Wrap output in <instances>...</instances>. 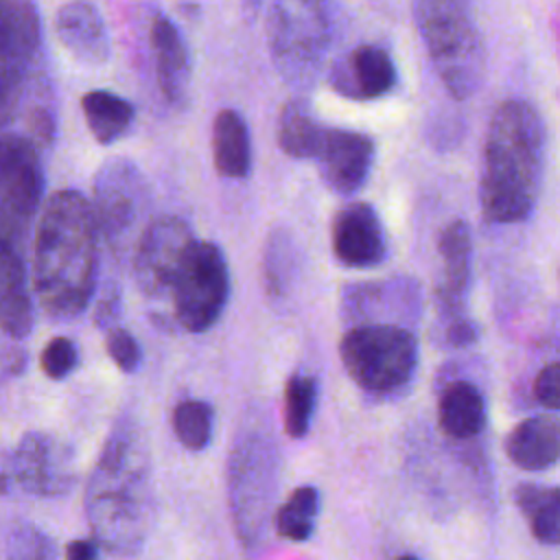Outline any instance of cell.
I'll use <instances>...</instances> for the list:
<instances>
[{"label":"cell","mask_w":560,"mask_h":560,"mask_svg":"<svg viewBox=\"0 0 560 560\" xmlns=\"http://www.w3.org/2000/svg\"><path fill=\"white\" fill-rule=\"evenodd\" d=\"M85 512L98 547L116 556L142 551L153 523L151 453L136 418L122 416L94 466Z\"/></svg>","instance_id":"6da1fadb"},{"label":"cell","mask_w":560,"mask_h":560,"mask_svg":"<svg viewBox=\"0 0 560 560\" xmlns=\"http://www.w3.org/2000/svg\"><path fill=\"white\" fill-rule=\"evenodd\" d=\"M98 228L90 201L77 190H57L42 206L35 230L31 284L55 319L81 315L94 295Z\"/></svg>","instance_id":"7a4b0ae2"},{"label":"cell","mask_w":560,"mask_h":560,"mask_svg":"<svg viewBox=\"0 0 560 560\" xmlns=\"http://www.w3.org/2000/svg\"><path fill=\"white\" fill-rule=\"evenodd\" d=\"M479 203L488 223L525 221L538 201L547 158V129L523 98L503 101L488 125L481 155Z\"/></svg>","instance_id":"3957f363"},{"label":"cell","mask_w":560,"mask_h":560,"mask_svg":"<svg viewBox=\"0 0 560 560\" xmlns=\"http://www.w3.org/2000/svg\"><path fill=\"white\" fill-rule=\"evenodd\" d=\"M280 479V453L267 420L241 424L228 459V501L234 529L247 549L265 542Z\"/></svg>","instance_id":"277c9868"},{"label":"cell","mask_w":560,"mask_h":560,"mask_svg":"<svg viewBox=\"0 0 560 560\" xmlns=\"http://www.w3.org/2000/svg\"><path fill=\"white\" fill-rule=\"evenodd\" d=\"M472 0H413L418 33L446 92L464 101L486 77V48L470 13Z\"/></svg>","instance_id":"5b68a950"},{"label":"cell","mask_w":560,"mask_h":560,"mask_svg":"<svg viewBox=\"0 0 560 560\" xmlns=\"http://www.w3.org/2000/svg\"><path fill=\"white\" fill-rule=\"evenodd\" d=\"M330 37V0H269V52L289 85L308 90L317 81Z\"/></svg>","instance_id":"8992f818"},{"label":"cell","mask_w":560,"mask_h":560,"mask_svg":"<svg viewBox=\"0 0 560 560\" xmlns=\"http://www.w3.org/2000/svg\"><path fill=\"white\" fill-rule=\"evenodd\" d=\"M339 357L361 389L385 396L411 383L418 368V341L402 324L363 322L346 330Z\"/></svg>","instance_id":"52a82bcc"},{"label":"cell","mask_w":560,"mask_h":560,"mask_svg":"<svg viewBox=\"0 0 560 560\" xmlns=\"http://www.w3.org/2000/svg\"><path fill=\"white\" fill-rule=\"evenodd\" d=\"M168 295L182 328L203 332L214 326L230 298V271L221 247L195 238L177 267Z\"/></svg>","instance_id":"ba28073f"},{"label":"cell","mask_w":560,"mask_h":560,"mask_svg":"<svg viewBox=\"0 0 560 560\" xmlns=\"http://www.w3.org/2000/svg\"><path fill=\"white\" fill-rule=\"evenodd\" d=\"M92 212L98 234L112 247L125 245L149 208V188L138 166L125 158L107 160L94 177Z\"/></svg>","instance_id":"9c48e42d"},{"label":"cell","mask_w":560,"mask_h":560,"mask_svg":"<svg viewBox=\"0 0 560 560\" xmlns=\"http://www.w3.org/2000/svg\"><path fill=\"white\" fill-rule=\"evenodd\" d=\"M192 241L190 225L173 214L155 217L142 228L133 256V276L147 298L160 300L171 293L177 267Z\"/></svg>","instance_id":"30bf717a"},{"label":"cell","mask_w":560,"mask_h":560,"mask_svg":"<svg viewBox=\"0 0 560 560\" xmlns=\"http://www.w3.org/2000/svg\"><path fill=\"white\" fill-rule=\"evenodd\" d=\"M44 173L31 140L0 133V221H28L42 206Z\"/></svg>","instance_id":"8fae6325"},{"label":"cell","mask_w":560,"mask_h":560,"mask_svg":"<svg viewBox=\"0 0 560 560\" xmlns=\"http://www.w3.org/2000/svg\"><path fill=\"white\" fill-rule=\"evenodd\" d=\"M11 462L13 481H18L31 494H63L77 481L70 448L48 433L31 431L22 435L11 453Z\"/></svg>","instance_id":"7c38bea8"},{"label":"cell","mask_w":560,"mask_h":560,"mask_svg":"<svg viewBox=\"0 0 560 560\" xmlns=\"http://www.w3.org/2000/svg\"><path fill=\"white\" fill-rule=\"evenodd\" d=\"M313 160L330 190L352 195L365 184L372 171L374 140L361 131L324 127Z\"/></svg>","instance_id":"4fadbf2b"},{"label":"cell","mask_w":560,"mask_h":560,"mask_svg":"<svg viewBox=\"0 0 560 560\" xmlns=\"http://www.w3.org/2000/svg\"><path fill=\"white\" fill-rule=\"evenodd\" d=\"M335 258L350 269H370L387 256V234L376 210L365 201L343 206L330 230Z\"/></svg>","instance_id":"5bb4252c"},{"label":"cell","mask_w":560,"mask_h":560,"mask_svg":"<svg viewBox=\"0 0 560 560\" xmlns=\"http://www.w3.org/2000/svg\"><path fill=\"white\" fill-rule=\"evenodd\" d=\"M438 252L442 258V280L435 289V300L444 322H451L466 315V295L472 278V236L468 223L462 219L448 221L440 232Z\"/></svg>","instance_id":"9a60e30c"},{"label":"cell","mask_w":560,"mask_h":560,"mask_svg":"<svg viewBox=\"0 0 560 560\" xmlns=\"http://www.w3.org/2000/svg\"><path fill=\"white\" fill-rule=\"evenodd\" d=\"M396 66L383 46L361 44L330 70V85L346 98L372 101L385 96L396 85Z\"/></svg>","instance_id":"2e32d148"},{"label":"cell","mask_w":560,"mask_h":560,"mask_svg":"<svg viewBox=\"0 0 560 560\" xmlns=\"http://www.w3.org/2000/svg\"><path fill=\"white\" fill-rule=\"evenodd\" d=\"M55 31L77 61L98 66L109 59V35L94 4L85 0L63 4L55 18Z\"/></svg>","instance_id":"e0dca14e"},{"label":"cell","mask_w":560,"mask_h":560,"mask_svg":"<svg viewBox=\"0 0 560 560\" xmlns=\"http://www.w3.org/2000/svg\"><path fill=\"white\" fill-rule=\"evenodd\" d=\"M149 39L155 61L158 85L171 105H182L186 101L190 81V57L186 42L166 15H155Z\"/></svg>","instance_id":"ac0fdd59"},{"label":"cell","mask_w":560,"mask_h":560,"mask_svg":"<svg viewBox=\"0 0 560 560\" xmlns=\"http://www.w3.org/2000/svg\"><path fill=\"white\" fill-rule=\"evenodd\" d=\"M33 326V308L26 284V269L11 245L0 221V330L11 337H26Z\"/></svg>","instance_id":"d6986e66"},{"label":"cell","mask_w":560,"mask_h":560,"mask_svg":"<svg viewBox=\"0 0 560 560\" xmlns=\"http://www.w3.org/2000/svg\"><path fill=\"white\" fill-rule=\"evenodd\" d=\"M508 459L527 472L551 468L560 455V431L553 416H532L521 420L505 435Z\"/></svg>","instance_id":"ffe728a7"},{"label":"cell","mask_w":560,"mask_h":560,"mask_svg":"<svg viewBox=\"0 0 560 560\" xmlns=\"http://www.w3.org/2000/svg\"><path fill=\"white\" fill-rule=\"evenodd\" d=\"M488 407L481 389L470 381H453L440 394L438 424L453 440L477 438L486 429Z\"/></svg>","instance_id":"44dd1931"},{"label":"cell","mask_w":560,"mask_h":560,"mask_svg":"<svg viewBox=\"0 0 560 560\" xmlns=\"http://www.w3.org/2000/svg\"><path fill=\"white\" fill-rule=\"evenodd\" d=\"M212 158L221 175L241 179L252 168V140L236 109H221L212 122Z\"/></svg>","instance_id":"7402d4cb"},{"label":"cell","mask_w":560,"mask_h":560,"mask_svg":"<svg viewBox=\"0 0 560 560\" xmlns=\"http://www.w3.org/2000/svg\"><path fill=\"white\" fill-rule=\"evenodd\" d=\"M514 503L538 542L549 547L560 542V492L556 486L518 483Z\"/></svg>","instance_id":"603a6c76"},{"label":"cell","mask_w":560,"mask_h":560,"mask_svg":"<svg viewBox=\"0 0 560 560\" xmlns=\"http://www.w3.org/2000/svg\"><path fill=\"white\" fill-rule=\"evenodd\" d=\"M81 109L88 129L101 144H112L125 136L136 116V109L127 98L107 90L88 92L81 98Z\"/></svg>","instance_id":"cb8c5ba5"},{"label":"cell","mask_w":560,"mask_h":560,"mask_svg":"<svg viewBox=\"0 0 560 560\" xmlns=\"http://www.w3.org/2000/svg\"><path fill=\"white\" fill-rule=\"evenodd\" d=\"M324 127L315 120L308 101L291 98L278 116V147L293 160H313Z\"/></svg>","instance_id":"d4e9b609"},{"label":"cell","mask_w":560,"mask_h":560,"mask_svg":"<svg viewBox=\"0 0 560 560\" xmlns=\"http://www.w3.org/2000/svg\"><path fill=\"white\" fill-rule=\"evenodd\" d=\"M39 44V20L26 0H0V57H28Z\"/></svg>","instance_id":"484cf974"},{"label":"cell","mask_w":560,"mask_h":560,"mask_svg":"<svg viewBox=\"0 0 560 560\" xmlns=\"http://www.w3.org/2000/svg\"><path fill=\"white\" fill-rule=\"evenodd\" d=\"M262 273L269 298L282 300L289 295L298 276V247L284 228L273 230L267 238Z\"/></svg>","instance_id":"4316f807"},{"label":"cell","mask_w":560,"mask_h":560,"mask_svg":"<svg viewBox=\"0 0 560 560\" xmlns=\"http://www.w3.org/2000/svg\"><path fill=\"white\" fill-rule=\"evenodd\" d=\"M319 514V490L313 486L295 488L273 514L276 534L291 542H304L315 529Z\"/></svg>","instance_id":"83f0119b"},{"label":"cell","mask_w":560,"mask_h":560,"mask_svg":"<svg viewBox=\"0 0 560 560\" xmlns=\"http://www.w3.org/2000/svg\"><path fill=\"white\" fill-rule=\"evenodd\" d=\"M173 433L188 451H203L212 440L214 413L206 400L188 398L173 409Z\"/></svg>","instance_id":"f1b7e54d"},{"label":"cell","mask_w":560,"mask_h":560,"mask_svg":"<svg viewBox=\"0 0 560 560\" xmlns=\"http://www.w3.org/2000/svg\"><path fill=\"white\" fill-rule=\"evenodd\" d=\"M317 402V381L306 374H293L284 387V431L291 438H304L311 429V420Z\"/></svg>","instance_id":"f546056e"},{"label":"cell","mask_w":560,"mask_h":560,"mask_svg":"<svg viewBox=\"0 0 560 560\" xmlns=\"http://www.w3.org/2000/svg\"><path fill=\"white\" fill-rule=\"evenodd\" d=\"M77 361H79L77 346L68 337L50 339L39 357V365H42L44 374L52 381L66 378L77 368Z\"/></svg>","instance_id":"4dcf8cb0"},{"label":"cell","mask_w":560,"mask_h":560,"mask_svg":"<svg viewBox=\"0 0 560 560\" xmlns=\"http://www.w3.org/2000/svg\"><path fill=\"white\" fill-rule=\"evenodd\" d=\"M105 348H107L109 359L116 363V368H118L120 372L131 374V372H136V368L140 365L142 352H140V346H138L136 337H133L129 330L118 328V326L107 328Z\"/></svg>","instance_id":"1f68e13d"},{"label":"cell","mask_w":560,"mask_h":560,"mask_svg":"<svg viewBox=\"0 0 560 560\" xmlns=\"http://www.w3.org/2000/svg\"><path fill=\"white\" fill-rule=\"evenodd\" d=\"M532 394L536 402H540L547 409H558L560 407V363L551 361L534 378Z\"/></svg>","instance_id":"d6a6232c"},{"label":"cell","mask_w":560,"mask_h":560,"mask_svg":"<svg viewBox=\"0 0 560 560\" xmlns=\"http://www.w3.org/2000/svg\"><path fill=\"white\" fill-rule=\"evenodd\" d=\"M444 337H446V343L453 346V348H466V346H472L477 339H479V326L462 315L457 319H451L446 322V330H444Z\"/></svg>","instance_id":"836d02e7"},{"label":"cell","mask_w":560,"mask_h":560,"mask_svg":"<svg viewBox=\"0 0 560 560\" xmlns=\"http://www.w3.org/2000/svg\"><path fill=\"white\" fill-rule=\"evenodd\" d=\"M118 315H120V298H118V293H107L105 298H101V302L94 311V322H96V326L107 330L116 324Z\"/></svg>","instance_id":"e575fe53"},{"label":"cell","mask_w":560,"mask_h":560,"mask_svg":"<svg viewBox=\"0 0 560 560\" xmlns=\"http://www.w3.org/2000/svg\"><path fill=\"white\" fill-rule=\"evenodd\" d=\"M98 556L96 540H72L66 547V558L70 560H94Z\"/></svg>","instance_id":"d590c367"},{"label":"cell","mask_w":560,"mask_h":560,"mask_svg":"<svg viewBox=\"0 0 560 560\" xmlns=\"http://www.w3.org/2000/svg\"><path fill=\"white\" fill-rule=\"evenodd\" d=\"M13 481V462H11V453L0 448V494L9 490Z\"/></svg>","instance_id":"8d00e7d4"},{"label":"cell","mask_w":560,"mask_h":560,"mask_svg":"<svg viewBox=\"0 0 560 560\" xmlns=\"http://www.w3.org/2000/svg\"><path fill=\"white\" fill-rule=\"evenodd\" d=\"M243 7L247 11L249 18H254L258 13V7H260V0H243Z\"/></svg>","instance_id":"74e56055"},{"label":"cell","mask_w":560,"mask_h":560,"mask_svg":"<svg viewBox=\"0 0 560 560\" xmlns=\"http://www.w3.org/2000/svg\"><path fill=\"white\" fill-rule=\"evenodd\" d=\"M2 98H4V90H2V85H0V103H2Z\"/></svg>","instance_id":"f35d334b"}]
</instances>
